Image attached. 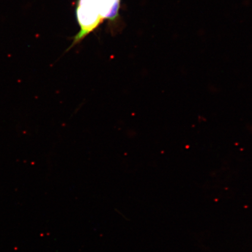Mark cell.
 Listing matches in <instances>:
<instances>
[{
  "instance_id": "1",
  "label": "cell",
  "mask_w": 252,
  "mask_h": 252,
  "mask_svg": "<svg viewBox=\"0 0 252 252\" xmlns=\"http://www.w3.org/2000/svg\"><path fill=\"white\" fill-rule=\"evenodd\" d=\"M76 14L81 30L68 49L80 43L103 21L99 13L97 0H78Z\"/></svg>"
},
{
  "instance_id": "2",
  "label": "cell",
  "mask_w": 252,
  "mask_h": 252,
  "mask_svg": "<svg viewBox=\"0 0 252 252\" xmlns=\"http://www.w3.org/2000/svg\"><path fill=\"white\" fill-rule=\"evenodd\" d=\"M99 13L103 20H113L119 14L121 0H97Z\"/></svg>"
}]
</instances>
